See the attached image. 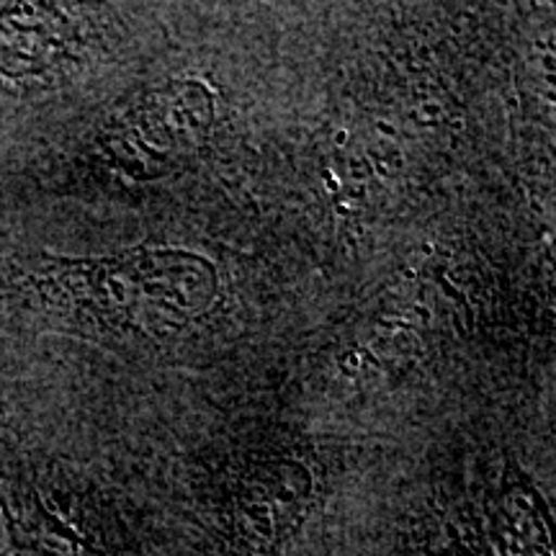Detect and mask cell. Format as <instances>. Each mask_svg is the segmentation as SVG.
<instances>
[{"mask_svg":"<svg viewBox=\"0 0 556 556\" xmlns=\"http://www.w3.org/2000/svg\"><path fill=\"white\" fill-rule=\"evenodd\" d=\"M0 516L9 536L3 556H111L96 533L54 505L24 471L0 469Z\"/></svg>","mask_w":556,"mask_h":556,"instance_id":"obj_4","label":"cell"},{"mask_svg":"<svg viewBox=\"0 0 556 556\" xmlns=\"http://www.w3.org/2000/svg\"><path fill=\"white\" fill-rule=\"evenodd\" d=\"M26 307L86 338L170 336L214 304L217 268L201 255L135 248L106 258L41 255L21 270Z\"/></svg>","mask_w":556,"mask_h":556,"instance_id":"obj_1","label":"cell"},{"mask_svg":"<svg viewBox=\"0 0 556 556\" xmlns=\"http://www.w3.org/2000/svg\"><path fill=\"white\" fill-rule=\"evenodd\" d=\"M428 556H479L475 548H469L467 544H464L462 539L456 536V533H451V539L446 541V546H441V548H435L433 554H428Z\"/></svg>","mask_w":556,"mask_h":556,"instance_id":"obj_7","label":"cell"},{"mask_svg":"<svg viewBox=\"0 0 556 556\" xmlns=\"http://www.w3.org/2000/svg\"><path fill=\"white\" fill-rule=\"evenodd\" d=\"M315 479L294 458H258L235 477L229 533L242 556H276L307 518Z\"/></svg>","mask_w":556,"mask_h":556,"instance_id":"obj_3","label":"cell"},{"mask_svg":"<svg viewBox=\"0 0 556 556\" xmlns=\"http://www.w3.org/2000/svg\"><path fill=\"white\" fill-rule=\"evenodd\" d=\"M492 539L503 556H554L544 500L516 467L500 482L492 505Z\"/></svg>","mask_w":556,"mask_h":556,"instance_id":"obj_6","label":"cell"},{"mask_svg":"<svg viewBox=\"0 0 556 556\" xmlns=\"http://www.w3.org/2000/svg\"><path fill=\"white\" fill-rule=\"evenodd\" d=\"M67 18L54 9L0 5V73L41 75L67 47Z\"/></svg>","mask_w":556,"mask_h":556,"instance_id":"obj_5","label":"cell"},{"mask_svg":"<svg viewBox=\"0 0 556 556\" xmlns=\"http://www.w3.org/2000/svg\"><path fill=\"white\" fill-rule=\"evenodd\" d=\"M5 420H9V409H5L3 402H0V426H9Z\"/></svg>","mask_w":556,"mask_h":556,"instance_id":"obj_8","label":"cell"},{"mask_svg":"<svg viewBox=\"0 0 556 556\" xmlns=\"http://www.w3.org/2000/svg\"><path fill=\"white\" fill-rule=\"evenodd\" d=\"M212 114V93L204 86L170 83L106 124L99 137L101 157L129 178H155L206 137Z\"/></svg>","mask_w":556,"mask_h":556,"instance_id":"obj_2","label":"cell"}]
</instances>
